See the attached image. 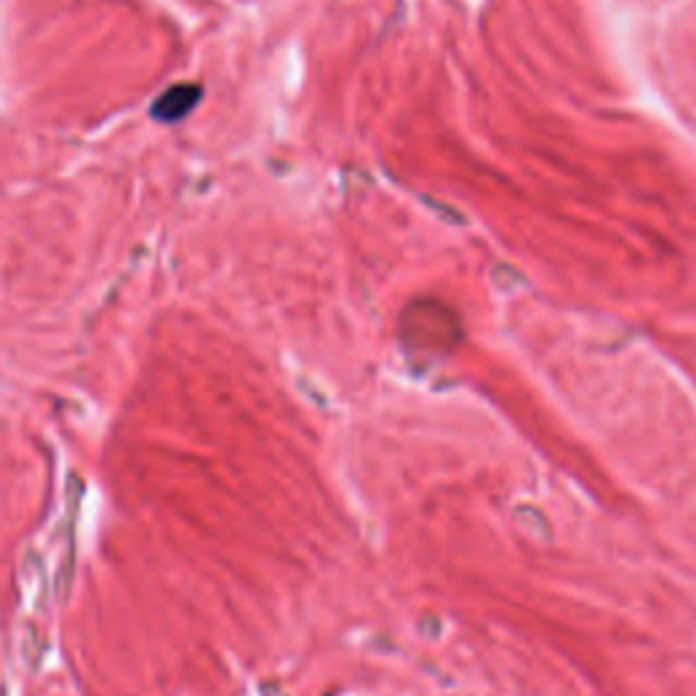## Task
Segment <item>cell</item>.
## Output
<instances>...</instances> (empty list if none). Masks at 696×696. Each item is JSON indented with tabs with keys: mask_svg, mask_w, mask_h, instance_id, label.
<instances>
[{
	"mask_svg": "<svg viewBox=\"0 0 696 696\" xmlns=\"http://www.w3.org/2000/svg\"><path fill=\"white\" fill-rule=\"evenodd\" d=\"M465 330L457 310L441 300H414L400 316V341L416 356L441 359L463 343Z\"/></svg>",
	"mask_w": 696,
	"mask_h": 696,
	"instance_id": "cell-1",
	"label": "cell"
}]
</instances>
